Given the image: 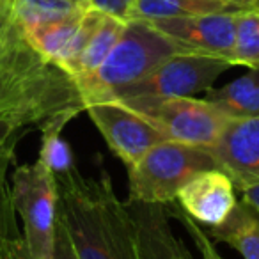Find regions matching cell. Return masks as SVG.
<instances>
[{
	"label": "cell",
	"instance_id": "1",
	"mask_svg": "<svg viewBox=\"0 0 259 259\" xmlns=\"http://www.w3.org/2000/svg\"><path fill=\"white\" fill-rule=\"evenodd\" d=\"M85 112L75 76L36 50L11 16L0 36V134L66 126Z\"/></svg>",
	"mask_w": 259,
	"mask_h": 259
},
{
	"label": "cell",
	"instance_id": "2",
	"mask_svg": "<svg viewBox=\"0 0 259 259\" xmlns=\"http://www.w3.org/2000/svg\"><path fill=\"white\" fill-rule=\"evenodd\" d=\"M54 176L57 219L76 259H139L128 204L119 201L107 170L83 176L75 163Z\"/></svg>",
	"mask_w": 259,
	"mask_h": 259
},
{
	"label": "cell",
	"instance_id": "3",
	"mask_svg": "<svg viewBox=\"0 0 259 259\" xmlns=\"http://www.w3.org/2000/svg\"><path fill=\"white\" fill-rule=\"evenodd\" d=\"M181 48L146 20H128L121 37L101 66L78 82L87 103L110 100L119 89L144 78L160 62Z\"/></svg>",
	"mask_w": 259,
	"mask_h": 259
},
{
	"label": "cell",
	"instance_id": "4",
	"mask_svg": "<svg viewBox=\"0 0 259 259\" xmlns=\"http://www.w3.org/2000/svg\"><path fill=\"white\" fill-rule=\"evenodd\" d=\"M222 169L209 149L162 141L128 167V201L170 204L195 174Z\"/></svg>",
	"mask_w": 259,
	"mask_h": 259
},
{
	"label": "cell",
	"instance_id": "5",
	"mask_svg": "<svg viewBox=\"0 0 259 259\" xmlns=\"http://www.w3.org/2000/svg\"><path fill=\"white\" fill-rule=\"evenodd\" d=\"M9 194L23 224V243L29 259H54L57 227V183L39 158L13 172Z\"/></svg>",
	"mask_w": 259,
	"mask_h": 259
},
{
	"label": "cell",
	"instance_id": "6",
	"mask_svg": "<svg viewBox=\"0 0 259 259\" xmlns=\"http://www.w3.org/2000/svg\"><path fill=\"white\" fill-rule=\"evenodd\" d=\"M149 121L167 141L211 148L229 117L206 100L188 98H115Z\"/></svg>",
	"mask_w": 259,
	"mask_h": 259
},
{
	"label": "cell",
	"instance_id": "7",
	"mask_svg": "<svg viewBox=\"0 0 259 259\" xmlns=\"http://www.w3.org/2000/svg\"><path fill=\"white\" fill-rule=\"evenodd\" d=\"M231 68V62L220 57L201 54H174L160 62L144 78L119 89L115 98H188L197 93H206L213 82Z\"/></svg>",
	"mask_w": 259,
	"mask_h": 259
},
{
	"label": "cell",
	"instance_id": "8",
	"mask_svg": "<svg viewBox=\"0 0 259 259\" xmlns=\"http://www.w3.org/2000/svg\"><path fill=\"white\" fill-rule=\"evenodd\" d=\"M85 112L126 169L139 162L153 146L167 141L151 122L117 100L87 103Z\"/></svg>",
	"mask_w": 259,
	"mask_h": 259
},
{
	"label": "cell",
	"instance_id": "9",
	"mask_svg": "<svg viewBox=\"0 0 259 259\" xmlns=\"http://www.w3.org/2000/svg\"><path fill=\"white\" fill-rule=\"evenodd\" d=\"M149 23L170 37L183 52L226 59L231 66H234L236 11L151 20Z\"/></svg>",
	"mask_w": 259,
	"mask_h": 259
},
{
	"label": "cell",
	"instance_id": "10",
	"mask_svg": "<svg viewBox=\"0 0 259 259\" xmlns=\"http://www.w3.org/2000/svg\"><path fill=\"white\" fill-rule=\"evenodd\" d=\"M180 208L197 224L208 227L219 226L236 206V188L224 169L199 172L178 192Z\"/></svg>",
	"mask_w": 259,
	"mask_h": 259
},
{
	"label": "cell",
	"instance_id": "11",
	"mask_svg": "<svg viewBox=\"0 0 259 259\" xmlns=\"http://www.w3.org/2000/svg\"><path fill=\"white\" fill-rule=\"evenodd\" d=\"M135 227L139 259H194L170 227L165 204L128 201Z\"/></svg>",
	"mask_w": 259,
	"mask_h": 259
},
{
	"label": "cell",
	"instance_id": "12",
	"mask_svg": "<svg viewBox=\"0 0 259 259\" xmlns=\"http://www.w3.org/2000/svg\"><path fill=\"white\" fill-rule=\"evenodd\" d=\"M209 149L229 176L259 180V117L229 119Z\"/></svg>",
	"mask_w": 259,
	"mask_h": 259
},
{
	"label": "cell",
	"instance_id": "13",
	"mask_svg": "<svg viewBox=\"0 0 259 259\" xmlns=\"http://www.w3.org/2000/svg\"><path fill=\"white\" fill-rule=\"evenodd\" d=\"M204 233L213 240L231 245L243 259H259V209L245 199L236 202L222 224L206 227Z\"/></svg>",
	"mask_w": 259,
	"mask_h": 259
},
{
	"label": "cell",
	"instance_id": "14",
	"mask_svg": "<svg viewBox=\"0 0 259 259\" xmlns=\"http://www.w3.org/2000/svg\"><path fill=\"white\" fill-rule=\"evenodd\" d=\"M87 8L62 20L25 29L23 34L39 54H43L50 61L57 62L61 68L68 71V66L73 61V52H75V37L78 34L80 23H82L83 13Z\"/></svg>",
	"mask_w": 259,
	"mask_h": 259
},
{
	"label": "cell",
	"instance_id": "15",
	"mask_svg": "<svg viewBox=\"0 0 259 259\" xmlns=\"http://www.w3.org/2000/svg\"><path fill=\"white\" fill-rule=\"evenodd\" d=\"M204 100L229 119L259 117V69H250L219 89L211 87Z\"/></svg>",
	"mask_w": 259,
	"mask_h": 259
},
{
	"label": "cell",
	"instance_id": "16",
	"mask_svg": "<svg viewBox=\"0 0 259 259\" xmlns=\"http://www.w3.org/2000/svg\"><path fill=\"white\" fill-rule=\"evenodd\" d=\"M238 11L236 6L224 0H135L130 20H163L208 13Z\"/></svg>",
	"mask_w": 259,
	"mask_h": 259
},
{
	"label": "cell",
	"instance_id": "17",
	"mask_svg": "<svg viewBox=\"0 0 259 259\" xmlns=\"http://www.w3.org/2000/svg\"><path fill=\"white\" fill-rule=\"evenodd\" d=\"M124 27H126V22H122V20L115 18V16H110V15L103 16V20H101V23L98 25V29L94 30V34L91 36L89 43L85 45L82 54L78 55L75 64L69 69V73L75 76L76 82L85 80L87 76H91L100 68L101 62L107 59V55L110 54L114 45L117 43V39L121 37Z\"/></svg>",
	"mask_w": 259,
	"mask_h": 259
},
{
	"label": "cell",
	"instance_id": "18",
	"mask_svg": "<svg viewBox=\"0 0 259 259\" xmlns=\"http://www.w3.org/2000/svg\"><path fill=\"white\" fill-rule=\"evenodd\" d=\"M83 8L87 6L75 4L71 0H13L11 4L13 18L23 30L62 20Z\"/></svg>",
	"mask_w": 259,
	"mask_h": 259
},
{
	"label": "cell",
	"instance_id": "19",
	"mask_svg": "<svg viewBox=\"0 0 259 259\" xmlns=\"http://www.w3.org/2000/svg\"><path fill=\"white\" fill-rule=\"evenodd\" d=\"M234 66L259 69V8H245L236 11L234 34Z\"/></svg>",
	"mask_w": 259,
	"mask_h": 259
},
{
	"label": "cell",
	"instance_id": "20",
	"mask_svg": "<svg viewBox=\"0 0 259 259\" xmlns=\"http://www.w3.org/2000/svg\"><path fill=\"white\" fill-rule=\"evenodd\" d=\"M9 190L0 197V259H29L23 238L18 234Z\"/></svg>",
	"mask_w": 259,
	"mask_h": 259
},
{
	"label": "cell",
	"instance_id": "21",
	"mask_svg": "<svg viewBox=\"0 0 259 259\" xmlns=\"http://www.w3.org/2000/svg\"><path fill=\"white\" fill-rule=\"evenodd\" d=\"M66 126L52 124L41 130V149L39 160L52 170L54 174L62 172L75 165L69 144L62 139V130Z\"/></svg>",
	"mask_w": 259,
	"mask_h": 259
},
{
	"label": "cell",
	"instance_id": "22",
	"mask_svg": "<svg viewBox=\"0 0 259 259\" xmlns=\"http://www.w3.org/2000/svg\"><path fill=\"white\" fill-rule=\"evenodd\" d=\"M167 211H169L170 217H174V219H176L178 222L187 229V233L190 234V238L194 240L197 250L201 252L202 259H222V255L219 254V250L213 247L211 238L204 233V229H202V227L199 226L192 217H188L187 213L180 208V204H178L176 201L170 202V204H167Z\"/></svg>",
	"mask_w": 259,
	"mask_h": 259
},
{
	"label": "cell",
	"instance_id": "23",
	"mask_svg": "<svg viewBox=\"0 0 259 259\" xmlns=\"http://www.w3.org/2000/svg\"><path fill=\"white\" fill-rule=\"evenodd\" d=\"M22 137V132L15 134H0V197L9 190L8 172L15 160L16 146Z\"/></svg>",
	"mask_w": 259,
	"mask_h": 259
},
{
	"label": "cell",
	"instance_id": "24",
	"mask_svg": "<svg viewBox=\"0 0 259 259\" xmlns=\"http://www.w3.org/2000/svg\"><path fill=\"white\" fill-rule=\"evenodd\" d=\"M135 0H91V6L98 11L105 13V15L115 16V18L128 22L130 13H132V6Z\"/></svg>",
	"mask_w": 259,
	"mask_h": 259
},
{
	"label": "cell",
	"instance_id": "25",
	"mask_svg": "<svg viewBox=\"0 0 259 259\" xmlns=\"http://www.w3.org/2000/svg\"><path fill=\"white\" fill-rule=\"evenodd\" d=\"M231 180L234 183V188L241 194V199H245L255 209H259V180L240 176H231Z\"/></svg>",
	"mask_w": 259,
	"mask_h": 259
},
{
	"label": "cell",
	"instance_id": "26",
	"mask_svg": "<svg viewBox=\"0 0 259 259\" xmlns=\"http://www.w3.org/2000/svg\"><path fill=\"white\" fill-rule=\"evenodd\" d=\"M54 259H76V254L71 247L68 234H66L62 224L57 219V227H55V252Z\"/></svg>",
	"mask_w": 259,
	"mask_h": 259
},
{
	"label": "cell",
	"instance_id": "27",
	"mask_svg": "<svg viewBox=\"0 0 259 259\" xmlns=\"http://www.w3.org/2000/svg\"><path fill=\"white\" fill-rule=\"evenodd\" d=\"M11 4H13V0H0V36H2L6 25H8L13 16Z\"/></svg>",
	"mask_w": 259,
	"mask_h": 259
},
{
	"label": "cell",
	"instance_id": "28",
	"mask_svg": "<svg viewBox=\"0 0 259 259\" xmlns=\"http://www.w3.org/2000/svg\"><path fill=\"white\" fill-rule=\"evenodd\" d=\"M224 2H227V4H233V6H236L238 9L250 8V6L254 4V0H224Z\"/></svg>",
	"mask_w": 259,
	"mask_h": 259
},
{
	"label": "cell",
	"instance_id": "29",
	"mask_svg": "<svg viewBox=\"0 0 259 259\" xmlns=\"http://www.w3.org/2000/svg\"><path fill=\"white\" fill-rule=\"evenodd\" d=\"M75 4H80V6H91V0H71Z\"/></svg>",
	"mask_w": 259,
	"mask_h": 259
},
{
	"label": "cell",
	"instance_id": "30",
	"mask_svg": "<svg viewBox=\"0 0 259 259\" xmlns=\"http://www.w3.org/2000/svg\"><path fill=\"white\" fill-rule=\"evenodd\" d=\"M252 8H259V0H254V4H252Z\"/></svg>",
	"mask_w": 259,
	"mask_h": 259
}]
</instances>
